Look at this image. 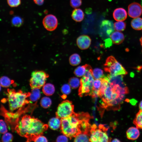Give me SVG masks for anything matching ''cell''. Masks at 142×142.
Instances as JSON below:
<instances>
[{
  "label": "cell",
  "mask_w": 142,
  "mask_h": 142,
  "mask_svg": "<svg viewBox=\"0 0 142 142\" xmlns=\"http://www.w3.org/2000/svg\"><path fill=\"white\" fill-rule=\"evenodd\" d=\"M139 107L140 110H142V100L140 102Z\"/></svg>",
  "instance_id": "40"
},
{
  "label": "cell",
  "mask_w": 142,
  "mask_h": 142,
  "mask_svg": "<svg viewBox=\"0 0 142 142\" xmlns=\"http://www.w3.org/2000/svg\"><path fill=\"white\" fill-rule=\"evenodd\" d=\"M69 84L73 89H76L78 88L80 84V80L75 77L70 78L69 80Z\"/></svg>",
  "instance_id": "27"
},
{
  "label": "cell",
  "mask_w": 142,
  "mask_h": 142,
  "mask_svg": "<svg viewBox=\"0 0 142 142\" xmlns=\"http://www.w3.org/2000/svg\"><path fill=\"white\" fill-rule=\"evenodd\" d=\"M1 85H0V91H1Z\"/></svg>",
  "instance_id": "43"
},
{
  "label": "cell",
  "mask_w": 142,
  "mask_h": 142,
  "mask_svg": "<svg viewBox=\"0 0 142 142\" xmlns=\"http://www.w3.org/2000/svg\"><path fill=\"white\" fill-rule=\"evenodd\" d=\"M114 19L117 21H122L125 20L127 17V13L124 8H119L115 9L113 13Z\"/></svg>",
  "instance_id": "14"
},
{
  "label": "cell",
  "mask_w": 142,
  "mask_h": 142,
  "mask_svg": "<svg viewBox=\"0 0 142 142\" xmlns=\"http://www.w3.org/2000/svg\"><path fill=\"white\" fill-rule=\"evenodd\" d=\"M104 69L113 76L125 75L128 73L124 68L112 56L106 59L104 65Z\"/></svg>",
  "instance_id": "6"
},
{
  "label": "cell",
  "mask_w": 142,
  "mask_h": 142,
  "mask_svg": "<svg viewBox=\"0 0 142 142\" xmlns=\"http://www.w3.org/2000/svg\"><path fill=\"white\" fill-rule=\"evenodd\" d=\"M12 23L16 27H19L21 26L22 24L23 20L22 18L18 16L14 17L12 19Z\"/></svg>",
  "instance_id": "30"
},
{
  "label": "cell",
  "mask_w": 142,
  "mask_h": 142,
  "mask_svg": "<svg viewBox=\"0 0 142 142\" xmlns=\"http://www.w3.org/2000/svg\"><path fill=\"white\" fill-rule=\"evenodd\" d=\"M49 75L43 71H35L31 74L30 80V85L32 89H40L45 84Z\"/></svg>",
  "instance_id": "7"
},
{
  "label": "cell",
  "mask_w": 142,
  "mask_h": 142,
  "mask_svg": "<svg viewBox=\"0 0 142 142\" xmlns=\"http://www.w3.org/2000/svg\"><path fill=\"white\" fill-rule=\"evenodd\" d=\"M5 121L2 119H0V133L4 134L7 131V129Z\"/></svg>",
  "instance_id": "34"
},
{
  "label": "cell",
  "mask_w": 142,
  "mask_h": 142,
  "mask_svg": "<svg viewBox=\"0 0 142 142\" xmlns=\"http://www.w3.org/2000/svg\"><path fill=\"white\" fill-rule=\"evenodd\" d=\"M7 100L10 110L12 111L17 109H21L26 104L29 103L27 99L30 95V92L24 93L21 90L16 92L13 89H8Z\"/></svg>",
  "instance_id": "4"
},
{
  "label": "cell",
  "mask_w": 142,
  "mask_h": 142,
  "mask_svg": "<svg viewBox=\"0 0 142 142\" xmlns=\"http://www.w3.org/2000/svg\"><path fill=\"white\" fill-rule=\"evenodd\" d=\"M91 39L89 36L83 35L77 38V44L80 49L84 50L89 48L91 44Z\"/></svg>",
  "instance_id": "13"
},
{
  "label": "cell",
  "mask_w": 142,
  "mask_h": 142,
  "mask_svg": "<svg viewBox=\"0 0 142 142\" xmlns=\"http://www.w3.org/2000/svg\"><path fill=\"white\" fill-rule=\"evenodd\" d=\"M42 90L45 95L47 96H50L54 94L55 89L53 85L50 83H47L44 85Z\"/></svg>",
  "instance_id": "19"
},
{
  "label": "cell",
  "mask_w": 142,
  "mask_h": 142,
  "mask_svg": "<svg viewBox=\"0 0 142 142\" xmlns=\"http://www.w3.org/2000/svg\"><path fill=\"white\" fill-rule=\"evenodd\" d=\"M72 19L76 22H80L84 19V14L82 10L80 8H75L71 14Z\"/></svg>",
  "instance_id": "17"
},
{
  "label": "cell",
  "mask_w": 142,
  "mask_h": 142,
  "mask_svg": "<svg viewBox=\"0 0 142 142\" xmlns=\"http://www.w3.org/2000/svg\"><path fill=\"white\" fill-rule=\"evenodd\" d=\"M91 118L87 113H74L70 116L60 119L61 132L70 139L81 133L90 135L92 126L89 121Z\"/></svg>",
  "instance_id": "3"
},
{
  "label": "cell",
  "mask_w": 142,
  "mask_h": 142,
  "mask_svg": "<svg viewBox=\"0 0 142 142\" xmlns=\"http://www.w3.org/2000/svg\"><path fill=\"white\" fill-rule=\"evenodd\" d=\"M40 103L42 107L44 108H47L51 105L52 101L49 98L44 97L41 99Z\"/></svg>",
  "instance_id": "28"
},
{
  "label": "cell",
  "mask_w": 142,
  "mask_h": 142,
  "mask_svg": "<svg viewBox=\"0 0 142 142\" xmlns=\"http://www.w3.org/2000/svg\"><path fill=\"white\" fill-rule=\"evenodd\" d=\"M123 77V75L113 76L109 74L101 78L102 83L98 97L101 99L102 108L115 111L120 109L126 95L129 92Z\"/></svg>",
  "instance_id": "1"
},
{
  "label": "cell",
  "mask_w": 142,
  "mask_h": 142,
  "mask_svg": "<svg viewBox=\"0 0 142 142\" xmlns=\"http://www.w3.org/2000/svg\"><path fill=\"white\" fill-rule=\"evenodd\" d=\"M82 0H70V6L73 8H76L79 7L82 4Z\"/></svg>",
  "instance_id": "36"
},
{
  "label": "cell",
  "mask_w": 142,
  "mask_h": 142,
  "mask_svg": "<svg viewBox=\"0 0 142 142\" xmlns=\"http://www.w3.org/2000/svg\"><path fill=\"white\" fill-rule=\"evenodd\" d=\"M43 24L47 30L52 31L55 30L57 27L58 21L55 16L50 14L46 16L44 18L43 21Z\"/></svg>",
  "instance_id": "10"
},
{
  "label": "cell",
  "mask_w": 142,
  "mask_h": 142,
  "mask_svg": "<svg viewBox=\"0 0 142 142\" xmlns=\"http://www.w3.org/2000/svg\"><path fill=\"white\" fill-rule=\"evenodd\" d=\"M90 135L88 134L82 133L77 135L74 139V142L89 141Z\"/></svg>",
  "instance_id": "26"
},
{
  "label": "cell",
  "mask_w": 142,
  "mask_h": 142,
  "mask_svg": "<svg viewBox=\"0 0 142 142\" xmlns=\"http://www.w3.org/2000/svg\"><path fill=\"white\" fill-rule=\"evenodd\" d=\"M40 93L39 89H32L31 94L29 97L30 100L32 102H35L40 98Z\"/></svg>",
  "instance_id": "24"
},
{
  "label": "cell",
  "mask_w": 142,
  "mask_h": 142,
  "mask_svg": "<svg viewBox=\"0 0 142 142\" xmlns=\"http://www.w3.org/2000/svg\"><path fill=\"white\" fill-rule=\"evenodd\" d=\"M34 2L38 5H41L43 3L44 0H33Z\"/></svg>",
  "instance_id": "39"
},
{
  "label": "cell",
  "mask_w": 142,
  "mask_h": 142,
  "mask_svg": "<svg viewBox=\"0 0 142 142\" xmlns=\"http://www.w3.org/2000/svg\"><path fill=\"white\" fill-rule=\"evenodd\" d=\"M11 129L21 136L27 138V141H34L37 136L43 134L48 127L37 118L26 115L16 118Z\"/></svg>",
  "instance_id": "2"
},
{
  "label": "cell",
  "mask_w": 142,
  "mask_h": 142,
  "mask_svg": "<svg viewBox=\"0 0 142 142\" xmlns=\"http://www.w3.org/2000/svg\"><path fill=\"white\" fill-rule=\"evenodd\" d=\"M94 79L92 68L88 65L85 74L80 80V86L78 91L79 96L92 95Z\"/></svg>",
  "instance_id": "5"
},
{
  "label": "cell",
  "mask_w": 142,
  "mask_h": 142,
  "mask_svg": "<svg viewBox=\"0 0 142 142\" xmlns=\"http://www.w3.org/2000/svg\"><path fill=\"white\" fill-rule=\"evenodd\" d=\"M8 5L11 7H16L21 4V0H7Z\"/></svg>",
  "instance_id": "35"
},
{
  "label": "cell",
  "mask_w": 142,
  "mask_h": 142,
  "mask_svg": "<svg viewBox=\"0 0 142 142\" xmlns=\"http://www.w3.org/2000/svg\"><path fill=\"white\" fill-rule=\"evenodd\" d=\"M33 141L35 142H47L48 140L46 137L42 135L37 137L34 139Z\"/></svg>",
  "instance_id": "37"
},
{
  "label": "cell",
  "mask_w": 142,
  "mask_h": 142,
  "mask_svg": "<svg viewBox=\"0 0 142 142\" xmlns=\"http://www.w3.org/2000/svg\"><path fill=\"white\" fill-rule=\"evenodd\" d=\"M88 64L79 66L77 67L74 70V73L77 77H80L83 76L85 74Z\"/></svg>",
  "instance_id": "23"
},
{
  "label": "cell",
  "mask_w": 142,
  "mask_h": 142,
  "mask_svg": "<svg viewBox=\"0 0 142 142\" xmlns=\"http://www.w3.org/2000/svg\"><path fill=\"white\" fill-rule=\"evenodd\" d=\"M61 91L64 95L69 94L71 92L70 87L69 85L67 84L63 85L61 87Z\"/></svg>",
  "instance_id": "33"
},
{
  "label": "cell",
  "mask_w": 142,
  "mask_h": 142,
  "mask_svg": "<svg viewBox=\"0 0 142 142\" xmlns=\"http://www.w3.org/2000/svg\"><path fill=\"white\" fill-rule=\"evenodd\" d=\"M131 27L136 30L142 29V18L139 17L134 18L131 21Z\"/></svg>",
  "instance_id": "20"
},
{
  "label": "cell",
  "mask_w": 142,
  "mask_h": 142,
  "mask_svg": "<svg viewBox=\"0 0 142 142\" xmlns=\"http://www.w3.org/2000/svg\"><path fill=\"white\" fill-rule=\"evenodd\" d=\"M140 40L141 44L142 47V37L140 38Z\"/></svg>",
  "instance_id": "42"
},
{
  "label": "cell",
  "mask_w": 142,
  "mask_h": 142,
  "mask_svg": "<svg viewBox=\"0 0 142 142\" xmlns=\"http://www.w3.org/2000/svg\"><path fill=\"white\" fill-rule=\"evenodd\" d=\"M13 139L12 134L10 133H6L4 134L2 137V142H8L12 141Z\"/></svg>",
  "instance_id": "32"
},
{
  "label": "cell",
  "mask_w": 142,
  "mask_h": 142,
  "mask_svg": "<svg viewBox=\"0 0 142 142\" xmlns=\"http://www.w3.org/2000/svg\"><path fill=\"white\" fill-rule=\"evenodd\" d=\"M61 120L59 118L56 117L51 119L48 123V126L52 129L56 130L60 127Z\"/></svg>",
  "instance_id": "18"
},
{
  "label": "cell",
  "mask_w": 142,
  "mask_h": 142,
  "mask_svg": "<svg viewBox=\"0 0 142 142\" xmlns=\"http://www.w3.org/2000/svg\"><path fill=\"white\" fill-rule=\"evenodd\" d=\"M93 75L95 79H100L104 75L103 70L99 68H95L93 70Z\"/></svg>",
  "instance_id": "31"
},
{
  "label": "cell",
  "mask_w": 142,
  "mask_h": 142,
  "mask_svg": "<svg viewBox=\"0 0 142 142\" xmlns=\"http://www.w3.org/2000/svg\"><path fill=\"white\" fill-rule=\"evenodd\" d=\"M67 137L64 135H60L57 137L56 141L57 142H67L68 140Z\"/></svg>",
  "instance_id": "38"
},
{
  "label": "cell",
  "mask_w": 142,
  "mask_h": 142,
  "mask_svg": "<svg viewBox=\"0 0 142 142\" xmlns=\"http://www.w3.org/2000/svg\"><path fill=\"white\" fill-rule=\"evenodd\" d=\"M114 30L118 31H122L126 28V23L122 21H117L114 24Z\"/></svg>",
  "instance_id": "29"
},
{
  "label": "cell",
  "mask_w": 142,
  "mask_h": 142,
  "mask_svg": "<svg viewBox=\"0 0 142 142\" xmlns=\"http://www.w3.org/2000/svg\"><path fill=\"white\" fill-rule=\"evenodd\" d=\"M140 134L139 131L136 127H130L126 132L127 137L130 140H135L137 139L139 136Z\"/></svg>",
  "instance_id": "16"
},
{
  "label": "cell",
  "mask_w": 142,
  "mask_h": 142,
  "mask_svg": "<svg viewBox=\"0 0 142 142\" xmlns=\"http://www.w3.org/2000/svg\"><path fill=\"white\" fill-rule=\"evenodd\" d=\"M69 61L70 64L72 65L77 66L81 62V58L78 54L74 53L70 56L69 59Z\"/></svg>",
  "instance_id": "22"
},
{
  "label": "cell",
  "mask_w": 142,
  "mask_h": 142,
  "mask_svg": "<svg viewBox=\"0 0 142 142\" xmlns=\"http://www.w3.org/2000/svg\"><path fill=\"white\" fill-rule=\"evenodd\" d=\"M96 125L94 124L91 126L90 130L89 141L105 142L110 140L106 133L103 131L101 128L97 129Z\"/></svg>",
  "instance_id": "9"
},
{
  "label": "cell",
  "mask_w": 142,
  "mask_h": 142,
  "mask_svg": "<svg viewBox=\"0 0 142 142\" xmlns=\"http://www.w3.org/2000/svg\"><path fill=\"white\" fill-rule=\"evenodd\" d=\"M100 28V34L105 37H110L115 30L114 24L112 22L107 20L102 21Z\"/></svg>",
  "instance_id": "11"
},
{
  "label": "cell",
  "mask_w": 142,
  "mask_h": 142,
  "mask_svg": "<svg viewBox=\"0 0 142 142\" xmlns=\"http://www.w3.org/2000/svg\"><path fill=\"white\" fill-rule=\"evenodd\" d=\"M110 37L113 43L116 44L121 43L124 39L123 34L120 32L117 31L113 32Z\"/></svg>",
  "instance_id": "15"
},
{
  "label": "cell",
  "mask_w": 142,
  "mask_h": 142,
  "mask_svg": "<svg viewBox=\"0 0 142 142\" xmlns=\"http://www.w3.org/2000/svg\"><path fill=\"white\" fill-rule=\"evenodd\" d=\"M74 106L71 101L64 100L58 105L55 113L56 117L61 119L70 116L74 113Z\"/></svg>",
  "instance_id": "8"
},
{
  "label": "cell",
  "mask_w": 142,
  "mask_h": 142,
  "mask_svg": "<svg viewBox=\"0 0 142 142\" xmlns=\"http://www.w3.org/2000/svg\"><path fill=\"white\" fill-rule=\"evenodd\" d=\"M128 13L131 17L135 18L139 17L142 13V7L138 3L134 2L128 6Z\"/></svg>",
  "instance_id": "12"
},
{
  "label": "cell",
  "mask_w": 142,
  "mask_h": 142,
  "mask_svg": "<svg viewBox=\"0 0 142 142\" xmlns=\"http://www.w3.org/2000/svg\"><path fill=\"white\" fill-rule=\"evenodd\" d=\"M133 122L137 128L142 129V110H140L136 114Z\"/></svg>",
  "instance_id": "21"
},
{
  "label": "cell",
  "mask_w": 142,
  "mask_h": 142,
  "mask_svg": "<svg viewBox=\"0 0 142 142\" xmlns=\"http://www.w3.org/2000/svg\"><path fill=\"white\" fill-rule=\"evenodd\" d=\"M112 142H120V141H119V140L117 139H115L113 140L112 141Z\"/></svg>",
  "instance_id": "41"
},
{
  "label": "cell",
  "mask_w": 142,
  "mask_h": 142,
  "mask_svg": "<svg viewBox=\"0 0 142 142\" xmlns=\"http://www.w3.org/2000/svg\"><path fill=\"white\" fill-rule=\"evenodd\" d=\"M13 83V81L6 76H3L0 78V85L2 87H9Z\"/></svg>",
  "instance_id": "25"
}]
</instances>
